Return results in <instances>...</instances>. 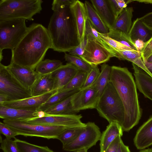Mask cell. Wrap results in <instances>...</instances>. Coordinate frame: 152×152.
<instances>
[{
    "label": "cell",
    "instance_id": "47",
    "mask_svg": "<svg viewBox=\"0 0 152 152\" xmlns=\"http://www.w3.org/2000/svg\"><path fill=\"white\" fill-rule=\"evenodd\" d=\"M117 152H131L129 147L125 145L122 140H121Z\"/></svg>",
    "mask_w": 152,
    "mask_h": 152
},
{
    "label": "cell",
    "instance_id": "28",
    "mask_svg": "<svg viewBox=\"0 0 152 152\" xmlns=\"http://www.w3.org/2000/svg\"><path fill=\"white\" fill-rule=\"evenodd\" d=\"M111 66L104 64L101 66V72L95 82L90 87L97 91L100 97L106 86L110 81Z\"/></svg>",
    "mask_w": 152,
    "mask_h": 152
},
{
    "label": "cell",
    "instance_id": "6",
    "mask_svg": "<svg viewBox=\"0 0 152 152\" xmlns=\"http://www.w3.org/2000/svg\"><path fill=\"white\" fill-rule=\"evenodd\" d=\"M26 20L15 18L0 21V62L3 59V50L14 49L28 31Z\"/></svg>",
    "mask_w": 152,
    "mask_h": 152
},
{
    "label": "cell",
    "instance_id": "27",
    "mask_svg": "<svg viewBox=\"0 0 152 152\" xmlns=\"http://www.w3.org/2000/svg\"><path fill=\"white\" fill-rule=\"evenodd\" d=\"M73 95L46 110L44 112L46 115L75 114L77 112L74 109L72 102Z\"/></svg>",
    "mask_w": 152,
    "mask_h": 152
},
{
    "label": "cell",
    "instance_id": "21",
    "mask_svg": "<svg viewBox=\"0 0 152 152\" xmlns=\"http://www.w3.org/2000/svg\"><path fill=\"white\" fill-rule=\"evenodd\" d=\"M122 126L118 123H109L105 130L102 133L100 140V152H104L110 144L118 135L123 134Z\"/></svg>",
    "mask_w": 152,
    "mask_h": 152
},
{
    "label": "cell",
    "instance_id": "41",
    "mask_svg": "<svg viewBox=\"0 0 152 152\" xmlns=\"http://www.w3.org/2000/svg\"><path fill=\"white\" fill-rule=\"evenodd\" d=\"M113 10L118 17L123 10L127 7L126 2L123 0H109Z\"/></svg>",
    "mask_w": 152,
    "mask_h": 152
},
{
    "label": "cell",
    "instance_id": "13",
    "mask_svg": "<svg viewBox=\"0 0 152 152\" xmlns=\"http://www.w3.org/2000/svg\"><path fill=\"white\" fill-rule=\"evenodd\" d=\"M6 66L12 75L27 90H30L41 75L35 70L12 62Z\"/></svg>",
    "mask_w": 152,
    "mask_h": 152
},
{
    "label": "cell",
    "instance_id": "3",
    "mask_svg": "<svg viewBox=\"0 0 152 152\" xmlns=\"http://www.w3.org/2000/svg\"><path fill=\"white\" fill-rule=\"evenodd\" d=\"M70 6L52 7L53 12L47 29L51 49L58 52H69L80 44Z\"/></svg>",
    "mask_w": 152,
    "mask_h": 152
},
{
    "label": "cell",
    "instance_id": "4",
    "mask_svg": "<svg viewBox=\"0 0 152 152\" xmlns=\"http://www.w3.org/2000/svg\"><path fill=\"white\" fill-rule=\"evenodd\" d=\"M96 109L99 115L109 123L116 122L122 126L124 118V106L110 81L100 97Z\"/></svg>",
    "mask_w": 152,
    "mask_h": 152
},
{
    "label": "cell",
    "instance_id": "49",
    "mask_svg": "<svg viewBox=\"0 0 152 152\" xmlns=\"http://www.w3.org/2000/svg\"><path fill=\"white\" fill-rule=\"evenodd\" d=\"M137 1L140 3H143L145 4H152V0H128L126 1L127 4L133 1Z\"/></svg>",
    "mask_w": 152,
    "mask_h": 152
},
{
    "label": "cell",
    "instance_id": "8",
    "mask_svg": "<svg viewBox=\"0 0 152 152\" xmlns=\"http://www.w3.org/2000/svg\"><path fill=\"white\" fill-rule=\"evenodd\" d=\"M87 43L83 55L80 57L91 65H98L115 57V53L100 38L85 36Z\"/></svg>",
    "mask_w": 152,
    "mask_h": 152
},
{
    "label": "cell",
    "instance_id": "20",
    "mask_svg": "<svg viewBox=\"0 0 152 152\" xmlns=\"http://www.w3.org/2000/svg\"><path fill=\"white\" fill-rule=\"evenodd\" d=\"M137 149L143 150L152 145V116L137 130L134 139Z\"/></svg>",
    "mask_w": 152,
    "mask_h": 152
},
{
    "label": "cell",
    "instance_id": "50",
    "mask_svg": "<svg viewBox=\"0 0 152 152\" xmlns=\"http://www.w3.org/2000/svg\"><path fill=\"white\" fill-rule=\"evenodd\" d=\"M143 61L145 66L152 75V63H148L146 61Z\"/></svg>",
    "mask_w": 152,
    "mask_h": 152
},
{
    "label": "cell",
    "instance_id": "45",
    "mask_svg": "<svg viewBox=\"0 0 152 152\" xmlns=\"http://www.w3.org/2000/svg\"><path fill=\"white\" fill-rule=\"evenodd\" d=\"M139 18L145 24L152 29V12L146 14Z\"/></svg>",
    "mask_w": 152,
    "mask_h": 152
},
{
    "label": "cell",
    "instance_id": "23",
    "mask_svg": "<svg viewBox=\"0 0 152 152\" xmlns=\"http://www.w3.org/2000/svg\"><path fill=\"white\" fill-rule=\"evenodd\" d=\"M54 85L52 73L40 75L30 89L32 96H40L52 91Z\"/></svg>",
    "mask_w": 152,
    "mask_h": 152
},
{
    "label": "cell",
    "instance_id": "22",
    "mask_svg": "<svg viewBox=\"0 0 152 152\" xmlns=\"http://www.w3.org/2000/svg\"><path fill=\"white\" fill-rule=\"evenodd\" d=\"M129 36L134 42L140 40L145 43L152 37V29L145 24L139 18H137L132 23Z\"/></svg>",
    "mask_w": 152,
    "mask_h": 152
},
{
    "label": "cell",
    "instance_id": "31",
    "mask_svg": "<svg viewBox=\"0 0 152 152\" xmlns=\"http://www.w3.org/2000/svg\"><path fill=\"white\" fill-rule=\"evenodd\" d=\"M85 127L66 128L61 133L57 139L62 142L63 146H65L74 141Z\"/></svg>",
    "mask_w": 152,
    "mask_h": 152
},
{
    "label": "cell",
    "instance_id": "53",
    "mask_svg": "<svg viewBox=\"0 0 152 152\" xmlns=\"http://www.w3.org/2000/svg\"><path fill=\"white\" fill-rule=\"evenodd\" d=\"M88 149L87 148H84L78 150L75 152H88Z\"/></svg>",
    "mask_w": 152,
    "mask_h": 152
},
{
    "label": "cell",
    "instance_id": "38",
    "mask_svg": "<svg viewBox=\"0 0 152 152\" xmlns=\"http://www.w3.org/2000/svg\"><path fill=\"white\" fill-rule=\"evenodd\" d=\"M0 142V148L4 152H20L14 140L5 138Z\"/></svg>",
    "mask_w": 152,
    "mask_h": 152
},
{
    "label": "cell",
    "instance_id": "1",
    "mask_svg": "<svg viewBox=\"0 0 152 152\" xmlns=\"http://www.w3.org/2000/svg\"><path fill=\"white\" fill-rule=\"evenodd\" d=\"M52 46L47 28L40 24L33 23L17 46L11 50V62L35 70Z\"/></svg>",
    "mask_w": 152,
    "mask_h": 152
},
{
    "label": "cell",
    "instance_id": "35",
    "mask_svg": "<svg viewBox=\"0 0 152 152\" xmlns=\"http://www.w3.org/2000/svg\"><path fill=\"white\" fill-rule=\"evenodd\" d=\"M87 74L86 72L79 71L69 82L58 92L75 89H80L84 83Z\"/></svg>",
    "mask_w": 152,
    "mask_h": 152
},
{
    "label": "cell",
    "instance_id": "34",
    "mask_svg": "<svg viewBox=\"0 0 152 152\" xmlns=\"http://www.w3.org/2000/svg\"><path fill=\"white\" fill-rule=\"evenodd\" d=\"M64 58L68 63L74 65L79 71L88 73L92 68L91 65L80 57L64 53Z\"/></svg>",
    "mask_w": 152,
    "mask_h": 152
},
{
    "label": "cell",
    "instance_id": "2",
    "mask_svg": "<svg viewBox=\"0 0 152 152\" xmlns=\"http://www.w3.org/2000/svg\"><path fill=\"white\" fill-rule=\"evenodd\" d=\"M110 81L123 103L124 118L123 131L128 132L138 123L142 115L137 86L132 73L126 67L111 66Z\"/></svg>",
    "mask_w": 152,
    "mask_h": 152
},
{
    "label": "cell",
    "instance_id": "18",
    "mask_svg": "<svg viewBox=\"0 0 152 152\" xmlns=\"http://www.w3.org/2000/svg\"><path fill=\"white\" fill-rule=\"evenodd\" d=\"M78 69L72 64L67 63L62 65L52 73L54 80V89L58 91L66 86L78 72Z\"/></svg>",
    "mask_w": 152,
    "mask_h": 152
},
{
    "label": "cell",
    "instance_id": "37",
    "mask_svg": "<svg viewBox=\"0 0 152 152\" xmlns=\"http://www.w3.org/2000/svg\"><path fill=\"white\" fill-rule=\"evenodd\" d=\"M91 70L88 73L84 85L80 89H85L91 86L96 81L100 72L97 65H92Z\"/></svg>",
    "mask_w": 152,
    "mask_h": 152
},
{
    "label": "cell",
    "instance_id": "14",
    "mask_svg": "<svg viewBox=\"0 0 152 152\" xmlns=\"http://www.w3.org/2000/svg\"><path fill=\"white\" fill-rule=\"evenodd\" d=\"M58 92V90L54 89L40 96L19 100L9 101L0 105L12 108L37 111L39 110V107L42 104Z\"/></svg>",
    "mask_w": 152,
    "mask_h": 152
},
{
    "label": "cell",
    "instance_id": "32",
    "mask_svg": "<svg viewBox=\"0 0 152 152\" xmlns=\"http://www.w3.org/2000/svg\"><path fill=\"white\" fill-rule=\"evenodd\" d=\"M107 34L113 39L131 49L138 51L134 42L132 41L128 35L125 33L112 29L109 30V33Z\"/></svg>",
    "mask_w": 152,
    "mask_h": 152
},
{
    "label": "cell",
    "instance_id": "33",
    "mask_svg": "<svg viewBox=\"0 0 152 152\" xmlns=\"http://www.w3.org/2000/svg\"><path fill=\"white\" fill-rule=\"evenodd\" d=\"M14 140L20 152H56L46 146H38L16 138Z\"/></svg>",
    "mask_w": 152,
    "mask_h": 152
},
{
    "label": "cell",
    "instance_id": "30",
    "mask_svg": "<svg viewBox=\"0 0 152 152\" xmlns=\"http://www.w3.org/2000/svg\"><path fill=\"white\" fill-rule=\"evenodd\" d=\"M63 65L60 61L46 59L41 61L37 66L35 70L41 75L52 73Z\"/></svg>",
    "mask_w": 152,
    "mask_h": 152
},
{
    "label": "cell",
    "instance_id": "43",
    "mask_svg": "<svg viewBox=\"0 0 152 152\" xmlns=\"http://www.w3.org/2000/svg\"><path fill=\"white\" fill-rule=\"evenodd\" d=\"M85 36H90L99 39V32L90 21L87 20L86 23Z\"/></svg>",
    "mask_w": 152,
    "mask_h": 152
},
{
    "label": "cell",
    "instance_id": "11",
    "mask_svg": "<svg viewBox=\"0 0 152 152\" xmlns=\"http://www.w3.org/2000/svg\"><path fill=\"white\" fill-rule=\"evenodd\" d=\"M81 115H46L23 120L26 123L44 125L62 126L66 128L84 127L86 124L82 122Z\"/></svg>",
    "mask_w": 152,
    "mask_h": 152
},
{
    "label": "cell",
    "instance_id": "24",
    "mask_svg": "<svg viewBox=\"0 0 152 152\" xmlns=\"http://www.w3.org/2000/svg\"><path fill=\"white\" fill-rule=\"evenodd\" d=\"M133 9L126 7L119 15L113 29L119 31L129 36L132 24V18Z\"/></svg>",
    "mask_w": 152,
    "mask_h": 152
},
{
    "label": "cell",
    "instance_id": "46",
    "mask_svg": "<svg viewBox=\"0 0 152 152\" xmlns=\"http://www.w3.org/2000/svg\"><path fill=\"white\" fill-rule=\"evenodd\" d=\"M75 0H54L53 1L52 7L60 5L70 6Z\"/></svg>",
    "mask_w": 152,
    "mask_h": 152
},
{
    "label": "cell",
    "instance_id": "9",
    "mask_svg": "<svg viewBox=\"0 0 152 152\" xmlns=\"http://www.w3.org/2000/svg\"><path fill=\"white\" fill-rule=\"evenodd\" d=\"M0 94L7 96L10 101L32 97L30 91L24 87L10 73L7 68L0 64Z\"/></svg>",
    "mask_w": 152,
    "mask_h": 152
},
{
    "label": "cell",
    "instance_id": "51",
    "mask_svg": "<svg viewBox=\"0 0 152 152\" xmlns=\"http://www.w3.org/2000/svg\"><path fill=\"white\" fill-rule=\"evenodd\" d=\"M139 152H152V148H150L142 150Z\"/></svg>",
    "mask_w": 152,
    "mask_h": 152
},
{
    "label": "cell",
    "instance_id": "17",
    "mask_svg": "<svg viewBox=\"0 0 152 152\" xmlns=\"http://www.w3.org/2000/svg\"><path fill=\"white\" fill-rule=\"evenodd\" d=\"M90 1L109 30L113 29L117 16L109 0H91Z\"/></svg>",
    "mask_w": 152,
    "mask_h": 152
},
{
    "label": "cell",
    "instance_id": "7",
    "mask_svg": "<svg viewBox=\"0 0 152 152\" xmlns=\"http://www.w3.org/2000/svg\"><path fill=\"white\" fill-rule=\"evenodd\" d=\"M3 123L16 132L18 135L37 137L47 139H57L61 133L67 128L62 126L30 124L21 120H4Z\"/></svg>",
    "mask_w": 152,
    "mask_h": 152
},
{
    "label": "cell",
    "instance_id": "16",
    "mask_svg": "<svg viewBox=\"0 0 152 152\" xmlns=\"http://www.w3.org/2000/svg\"><path fill=\"white\" fill-rule=\"evenodd\" d=\"M70 7L80 43L85 39L86 23L87 20L85 5L84 3L81 1L75 0Z\"/></svg>",
    "mask_w": 152,
    "mask_h": 152
},
{
    "label": "cell",
    "instance_id": "29",
    "mask_svg": "<svg viewBox=\"0 0 152 152\" xmlns=\"http://www.w3.org/2000/svg\"><path fill=\"white\" fill-rule=\"evenodd\" d=\"M80 90L79 89L67 90L58 92L50 97L39 107V110L43 112L63 101Z\"/></svg>",
    "mask_w": 152,
    "mask_h": 152
},
{
    "label": "cell",
    "instance_id": "52",
    "mask_svg": "<svg viewBox=\"0 0 152 152\" xmlns=\"http://www.w3.org/2000/svg\"><path fill=\"white\" fill-rule=\"evenodd\" d=\"M146 61L148 63H152V55H151Z\"/></svg>",
    "mask_w": 152,
    "mask_h": 152
},
{
    "label": "cell",
    "instance_id": "48",
    "mask_svg": "<svg viewBox=\"0 0 152 152\" xmlns=\"http://www.w3.org/2000/svg\"><path fill=\"white\" fill-rule=\"evenodd\" d=\"M9 101L10 100L7 96L0 94V104H2L5 102Z\"/></svg>",
    "mask_w": 152,
    "mask_h": 152
},
{
    "label": "cell",
    "instance_id": "42",
    "mask_svg": "<svg viewBox=\"0 0 152 152\" xmlns=\"http://www.w3.org/2000/svg\"><path fill=\"white\" fill-rule=\"evenodd\" d=\"M87 39L85 37L84 40L76 48L69 52L72 55L80 57L83 54L87 43Z\"/></svg>",
    "mask_w": 152,
    "mask_h": 152
},
{
    "label": "cell",
    "instance_id": "25",
    "mask_svg": "<svg viewBox=\"0 0 152 152\" xmlns=\"http://www.w3.org/2000/svg\"><path fill=\"white\" fill-rule=\"evenodd\" d=\"M87 20L99 33L107 34L109 30L104 23L101 18L95 10L91 4L88 1H85Z\"/></svg>",
    "mask_w": 152,
    "mask_h": 152
},
{
    "label": "cell",
    "instance_id": "19",
    "mask_svg": "<svg viewBox=\"0 0 152 152\" xmlns=\"http://www.w3.org/2000/svg\"><path fill=\"white\" fill-rule=\"evenodd\" d=\"M135 82L139 91L152 101V77L145 71L132 63Z\"/></svg>",
    "mask_w": 152,
    "mask_h": 152
},
{
    "label": "cell",
    "instance_id": "15",
    "mask_svg": "<svg viewBox=\"0 0 152 152\" xmlns=\"http://www.w3.org/2000/svg\"><path fill=\"white\" fill-rule=\"evenodd\" d=\"M43 111H33L9 107L0 105V117L4 120H23L34 117L45 116Z\"/></svg>",
    "mask_w": 152,
    "mask_h": 152
},
{
    "label": "cell",
    "instance_id": "10",
    "mask_svg": "<svg viewBox=\"0 0 152 152\" xmlns=\"http://www.w3.org/2000/svg\"><path fill=\"white\" fill-rule=\"evenodd\" d=\"M102 133L94 122H88L86 123L84 129L77 138L71 143L63 146V149L74 152L84 148L88 149L100 140Z\"/></svg>",
    "mask_w": 152,
    "mask_h": 152
},
{
    "label": "cell",
    "instance_id": "36",
    "mask_svg": "<svg viewBox=\"0 0 152 152\" xmlns=\"http://www.w3.org/2000/svg\"><path fill=\"white\" fill-rule=\"evenodd\" d=\"M99 36L101 39L106 43L113 50H132L113 39L107 34H103L99 33Z\"/></svg>",
    "mask_w": 152,
    "mask_h": 152
},
{
    "label": "cell",
    "instance_id": "44",
    "mask_svg": "<svg viewBox=\"0 0 152 152\" xmlns=\"http://www.w3.org/2000/svg\"><path fill=\"white\" fill-rule=\"evenodd\" d=\"M121 137L120 135L117 136L104 152H117L120 143L122 140Z\"/></svg>",
    "mask_w": 152,
    "mask_h": 152
},
{
    "label": "cell",
    "instance_id": "26",
    "mask_svg": "<svg viewBox=\"0 0 152 152\" xmlns=\"http://www.w3.org/2000/svg\"><path fill=\"white\" fill-rule=\"evenodd\" d=\"M115 57L120 60L130 61L141 68L152 77V75L145 66L142 58L140 51L134 50H113Z\"/></svg>",
    "mask_w": 152,
    "mask_h": 152
},
{
    "label": "cell",
    "instance_id": "40",
    "mask_svg": "<svg viewBox=\"0 0 152 152\" xmlns=\"http://www.w3.org/2000/svg\"><path fill=\"white\" fill-rule=\"evenodd\" d=\"M0 132L4 135L6 138L11 139L15 138V137L18 135L10 127L4 123L0 122Z\"/></svg>",
    "mask_w": 152,
    "mask_h": 152
},
{
    "label": "cell",
    "instance_id": "12",
    "mask_svg": "<svg viewBox=\"0 0 152 152\" xmlns=\"http://www.w3.org/2000/svg\"><path fill=\"white\" fill-rule=\"evenodd\" d=\"M99 98L95 89L90 87L80 89L74 94L72 102L74 109L77 113L81 110L96 109Z\"/></svg>",
    "mask_w": 152,
    "mask_h": 152
},
{
    "label": "cell",
    "instance_id": "5",
    "mask_svg": "<svg viewBox=\"0 0 152 152\" xmlns=\"http://www.w3.org/2000/svg\"><path fill=\"white\" fill-rule=\"evenodd\" d=\"M42 0H0V21L22 18L29 20L42 10Z\"/></svg>",
    "mask_w": 152,
    "mask_h": 152
},
{
    "label": "cell",
    "instance_id": "39",
    "mask_svg": "<svg viewBox=\"0 0 152 152\" xmlns=\"http://www.w3.org/2000/svg\"><path fill=\"white\" fill-rule=\"evenodd\" d=\"M140 52L143 61H146L152 55V37L148 41L144 43Z\"/></svg>",
    "mask_w": 152,
    "mask_h": 152
}]
</instances>
